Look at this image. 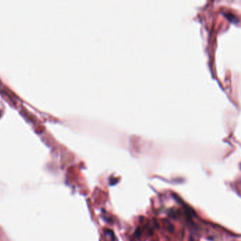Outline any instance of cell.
<instances>
[{
    "label": "cell",
    "mask_w": 241,
    "mask_h": 241,
    "mask_svg": "<svg viewBox=\"0 0 241 241\" xmlns=\"http://www.w3.org/2000/svg\"><path fill=\"white\" fill-rule=\"evenodd\" d=\"M190 241H194L193 238H190Z\"/></svg>",
    "instance_id": "obj_5"
},
{
    "label": "cell",
    "mask_w": 241,
    "mask_h": 241,
    "mask_svg": "<svg viewBox=\"0 0 241 241\" xmlns=\"http://www.w3.org/2000/svg\"><path fill=\"white\" fill-rule=\"evenodd\" d=\"M106 233H108V235H110V236L111 237L113 240H115V235H114L113 232H112V231H110V230H109V229L106 230Z\"/></svg>",
    "instance_id": "obj_3"
},
{
    "label": "cell",
    "mask_w": 241,
    "mask_h": 241,
    "mask_svg": "<svg viewBox=\"0 0 241 241\" xmlns=\"http://www.w3.org/2000/svg\"><path fill=\"white\" fill-rule=\"evenodd\" d=\"M117 179H115V178H112V179L110 180V185H115V184H116V183H117Z\"/></svg>",
    "instance_id": "obj_4"
},
{
    "label": "cell",
    "mask_w": 241,
    "mask_h": 241,
    "mask_svg": "<svg viewBox=\"0 0 241 241\" xmlns=\"http://www.w3.org/2000/svg\"><path fill=\"white\" fill-rule=\"evenodd\" d=\"M163 222L164 226L166 228V229L170 232V233H173V232L174 231V226L171 224L170 221L166 220V219H163Z\"/></svg>",
    "instance_id": "obj_2"
},
{
    "label": "cell",
    "mask_w": 241,
    "mask_h": 241,
    "mask_svg": "<svg viewBox=\"0 0 241 241\" xmlns=\"http://www.w3.org/2000/svg\"><path fill=\"white\" fill-rule=\"evenodd\" d=\"M168 216L171 219H177L180 217V212L176 209H171L168 212Z\"/></svg>",
    "instance_id": "obj_1"
}]
</instances>
